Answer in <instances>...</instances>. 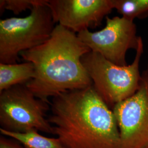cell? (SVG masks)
Wrapping results in <instances>:
<instances>
[{"mask_svg":"<svg viewBox=\"0 0 148 148\" xmlns=\"http://www.w3.org/2000/svg\"><path fill=\"white\" fill-rule=\"evenodd\" d=\"M90 51L76 33L56 25L45 42L20 54L35 67V77L27 87L37 98L50 103V97L92 86V81L81 62L83 56Z\"/></svg>","mask_w":148,"mask_h":148,"instance_id":"7a4b0ae2","label":"cell"},{"mask_svg":"<svg viewBox=\"0 0 148 148\" xmlns=\"http://www.w3.org/2000/svg\"><path fill=\"white\" fill-rule=\"evenodd\" d=\"M0 148H24L16 140L1 136L0 137Z\"/></svg>","mask_w":148,"mask_h":148,"instance_id":"4fadbf2b","label":"cell"},{"mask_svg":"<svg viewBox=\"0 0 148 148\" xmlns=\"http://www.w3.org/2000/svg\"><path fill=\"white\" fill-rule=\"evenodd\" d=\"M114 10L128 20L148 16V0H113Z\"/></svg>","mask_w":148,"mask_h":148,"instance_id":"8fae6325","label":"cell"},{"mask_svg":"<svg viewBox=\"0 0 148 148\" xmlns=\"http://www.w3.org/2000/svg\"><path fill=\"white\" fill-rule=\"evenodd\" d=\"M106 18V27L103 29L95 32L86 30L78 33L77 36L90 51L117 65H127V51L137 50L140 37L137 35L136 25L122 16Z\"/></svg>","mask_w":148,"mask_h":148,"instance_id":"8992f818","label":"cell"},{"mask_svg":"<svg viewBox=\"0 0 148 148\" xmlns=\"http://www.w3.org/2000/svg\"><path fill=\"white\" fill-rule=\"evenodd\" d=\"M120 131V148L148 147V71L142 74L139 87L112 109Z\"/></svg>","mask_w":148,"mask_h":148,"instance_id":"52a82bcc","label":"cell"},{"mask_svg":"<svg viewBox=\"0 0 148 148\" xmlns=\"http://www.w3.org/2000/svg\"><path fill=\"white\" fill-rule=\"evenodd\" d=\"M50 103L37 98L26 84L4 90L0 92V128L13 132L53 134L46 118Z\"/></svg>","mask_w":148,"mask_h":148,"instance_id":"5b68a950","label":"cell"},{"mask_svg":"<svg viewBox=\"0 0 148 148\" xmlns=\"http://www.w3.org/2000/svg\"><path fill=\"white\" fill-rule=\"evenodd\" d=\"M55 23L76 33L101 25L114 10L113 0H49Z\"/></svg>","mask_w":148,"mask_h":148,"instance_id":"ba28073f","label":"cell"},{"mask_svg":"<svg viewBox=\"0 0 148 148\" xmlns=\"http://www.w3.org/2000/svg\"><path fill=\"white\" fill-rule=\"evenodd\" d=\"M0 132L2 136L16 140L24 148H66L58 138L46 137L37 131L13 132L0 128Z\"/></svg>","mask_w":148,"mask_h":148,"instance_id":"30bf717a","label":"cell"},{"mask_svg":"<svg viewBox=\"0 0 148 148\" xmlns=\"http://www.w3.org/2000/svg\"><path fill=\"white\" fill-rule=\"evenodd\" d=\"M33 64L0 63V92L16 85H25L35 77Z\"/></svg>","mask_w":148,"mask_h":148,"instance_id":"9c48e42d","label":"cell"},{"mask_svg":"<svg viewBox=\"0 0 148 148\" xmlns=\"http://www.w3.org/2000/svg\"><path fill=\"white\" fill-rule=\"evenodd\" d=\"M55 27L48 2L35 6L24 18L1 19L0 63H16L22 52L48 40Z\"/></svg>","mask_w":148,"mask_h":148,"instance_id":"277c9868","label":"cell"},{"mask_svg":"<svg viewBox=\"0 0 148 148\" xmlns=\"http://www.w3.org/2000/svg\"><path fill=\"white\" fill-rule=\"evenodd\" d=\"M48 2L47 0H1V14L5 10H8L18 15L27 10L31 11L35 6L47 3Z\"/></svg>","mask_w":148,"mask_h":148,"instance_id":"7c38bea8","label":"cell"},{"mask_svg":"<svg viewBox=\"0 0 148 148\" xmlns=\"http://www.w3.org/2000/svg\"><path fill=\"white\" fill-rule=\"evenodd\" d=\"M148 148V147H147V148Z\"/></svg>","mask_w":148,"mask_h":148,"instance_id":"9a60e30c","label":"cell"},{"mask_svg":"<svg viewBox=\"0 0 148 148\" xmlns=\"http://www.w3.org/2000/svg\"><path fill=\"white\" fill-rule=\"evenodd\" d=\"M147 71H148V68H147Z\"/></svg>","mask_w":148,"mask_h":148,"instance_id":"5bb4252c","label":"cell"},{"mask_svg":"<svg viewBox=\"0 0 148 148\" xmlns=\"http://www.w3.org/2000/svg\"><path fill=\"white\" fill-rule=\"evenodd\" d=\"M132 63L120 66L111 63L98 53L90 51L81 58L93 82V87L111 109L115 105L133 95L139 87L142 74L139 65L144 51L140 37Z\"/></svg>","mask_w":148,"mask_h":148,"instance_id":"3957f363","label":"cell"},{"mask_svg":"<svg viewBox=\"0 0 148 148\" xmlns=\"http://www.w3.org/2000/svg\"><path fill=\"white\" fill-rule=\"evenodd\" d=\"M50 105L48 120L65 148H120L114 114L93 85L61 93Z\"/></svg>","mask_w":148,"mask_h":148,"instance_id":"6da1fadb","label":"cell"}]
</instances>
